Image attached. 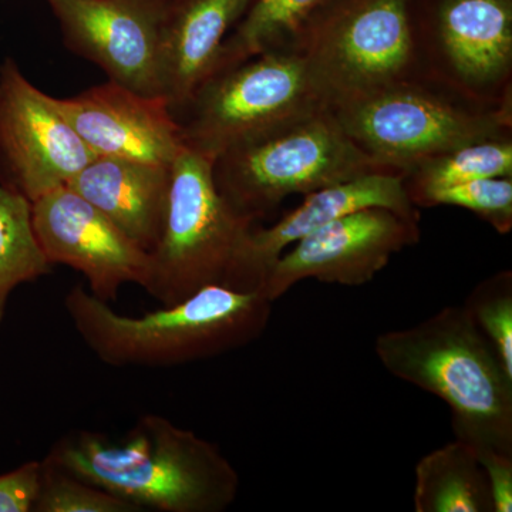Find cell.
Returning <instances> with one entry per match:
<instances>
[{
  "mask_svg": "<svg viewBox=\"0 0 512 512\" xmlns=\"http://www.w3.org/2000/svg\"><path fill=\"white\" fill-rule=\"evenodd\" d=\"M272 303L261 289L221 285L141 316L121 315L79 285L64 298L87 348L114 367L187 365L245 348L268 328Z\"/></svg>",
  "mask_w": 512,
  "mask_h": 512,
  "instance_id": "cell-2",
  "label": "cell"
},
{
  "mask_svg": "<svg viewBox=\"0 0 512 512\" xmlns=\"http://www.w3.org/2000/svg\"><path fill=\"white\" fill-rule=\"evenodd\" d=\"M330 109L357 146L402 175L454 148L511 136L512 103H478L427 76L340 101Z\"/></svg>",
  "mask_w": 512,
  "mask_h": 512,
  "instance_id": "cell-4",
  "label": "cell"
},
{
  "mask_svg": "<svg viewBox=\"0 0 512 512\" xmlns=\"http://www.w3.org/2000/svg\"><path fill=\"white\" fill-rule=\"evenodd\" d=\"M36 512H138L120 497L43 460Z\"/></svg>",
  "mask_w": 512,
  "mask_h": 512,
  "instance_id": "cell-24",
  "label": "cell"
},
{
  "mask_svg": "<svg viewBox=\"0 0 512 512\" xmlns=\"http://www.w3.org/2000/svg\"><path fill=\"white\" fill-rule=\"evenodd\" d=\"M487 474L494 512L512 511V454L485 451L478 454Z\"/></svg>",
  "mask_w": 512,
  "mask_h": 512,
  "instance_id": "cell-26",
  "label": "cell"
},
{
  "mask_svg": "<svg viewBox=\"0 0 512 512\" xmlns=\"http://www.w3.org/2000/svg\"><path fill=\"white\" fill-rule=\"evenodd\" d=\"M96 158L64 119L55 97L20 72L0 64V184L30 202L66 187Z\"/></svg>",
  "mask_w": 512,
  "mask_h": 512,
  "instance_id": "cell-11",
  "label": "cell"
},
{
  "mask_svg": "<svg viewBox=\"0 0 512 512\" xmlns=\"http://www.w3.org/2000/svg\"><path fill=\"white\" fill-rule=\"evenodd\" d=\"M333 2L252 0L235 32L225 39L214 74L269 50H299L306 32Z\"/></svg>",
  "mask_w": 512,
  "mask_h": 512,
  "instance_id": "cell-19",
  "label": "cell"
},
{
  "mask_svg": "<svg viewBox=\"0 0 512 512\" xmlns=\"http://www.w3.org/2000/svg\"><path fill=\"white\" fill-rule=\"evenodd\" d=\"M43 463L32 461L0 476V512H30L42 483Z\"/></svg>",
  "mask_w": 512,
  "mask_h": 512,
  "instance_id": "cell-25",
  "label": "cell"
},
{
  "mask_svg": "<svg viewBox=\"0 0 512 512\" xmlns=\"http://www.w3.org/2000/svg\"><path fill=\"white\" fill-rule=\"evenodd\" d=\"M252 0H180L164 39V97L175 117L217 69L222 45Z\"/></svg>",
  "mask_w": 512,
  "mask_h": 512,
  "instance_id": "cell-17",
  "label": "cell"
},
{
  "mask_svg": "<svg viewBox=\"0 0 512 512\" xmlns=\"http://www.w3.org/2000/svg\"><path fill=\"white\" fill-rule=\"evenodd\" d=\"M451 205L473 212L498 234H510L512 229V177L480 178L470 183L454 185L430 192L417 207L430 208Z\"/></svg>",
  "mask_w": 512,
  "mask_h": 512,
  "instance_id": "cell-23",
  "label": "cell"
},
{
  "mask_svg": "<svg viewBox=\"0 0 512 512\" xmlns=\"http://www.w3.org/2000/svg\"><path fill=\"white\" fill-rule=\"evenodd\" d=\"M299 52L333 104L426 76L410 0H335L306 32Z\"/></svg>",
  "mask_w": 512,
  "mask_h": 512,
  "instance_id": "cell-8",
  "label": "cell"
},
{
  "mask_svg": "<svg viewBox=\"0 0 512 512\" xmlns=\"http://www.w3.org/2000/svg\"><path fill=\"white\" fill-rule=\"evenodd\" d=\"M373 207L389 208L406 217L420 218L419 211L407 195L403 175L375 173L306 194L302 204L276 224L268 228L254 227L249 235L242 269L245 291L261 289L276 259L299 239L345 215Z\"/></svg>",
  "mask_w": 512,
  "mask_h": 512,
  "instance_id": "cell-15",
  "label": "cell"
},
{
  "mask_svg": "<svg viewBox=\"0 0 512 512\" xmlns=\"http://www.w3.org/2000/svg\"><path fill=\"white\" fill-rule=\"evenodd\" d=\"M470 318L512 375V272L503 269L481 281L464 303Z\"/></svg>",
  "mask_w": 512,
  "mask_h": 512,
  "instance_id": "cell-22",
  "label": "cell"
},
{
  "mask_svg": "<svg viewBox=\"0 0 512 512\" xmlns=\"http://www.w3.org/2000/svg\"><path fill=\"white\" fill-rule=\"evenodd\" d=\"M212 170L224 200L252 222L289 195L311 194L366 174L394 173L357 146L330 107L228 148Z\"/></svg>",
  "mask_w": 512,
  "mask_h": 512,
  "instance_id": "cell-5",
  "label": "cell"
},
{
  "mask_svg": "<svg viewBox=\"0 0 512 512\" xmlns=\"http://www.w3.org/2000/svg\"><path fill=\"white\" fill-rule=\"evenodd\" d=\"M50 266L33 228L32 202L0 184V319L10 292L50 274Z\"/></svg>",
  "mask_w": 512,
  "mask_h": 512,
  "instance_id": "cell-21",
  "label": "cell"
},
{
  "mask_svg": "<svg viewBox=\"0 0 512 512\" xmlns=\"http://www.w3.org/2000/svg\"><path fill=\"white\" fill-rule=\"evenodd\" d=\"M493 177H512L511 136L487 138L431 157L404 174L403 181L417 208L430 192Z\"/></svg>",
  "mask_w": 512,
  "mask_h": 512,
  "instance_id": "cell-20",
  "label": "cell"
},
{
  "mask_svg": "<svg viewBox=\"0 0 512 512\" xmlns=\"http://www.w3.org/2000/svg\"><path fill=\"white\" fill-rule=\"evenodd\" d=\"M416 512H494L487 474L476 448L454 439L416 466Z\"/></svg>",
  "mask_w": 512,
  "mask_h": 512,
  "instance_id": "cell-18",
  "label": "cell"
},
{
  "mask_svg": "<svg viewBox=\"0 0 512 512\" xmlns=\"http://www.w3.org/2000/svg\"><path fill=\"white\" fill-rule=\"evenodd\" d=\"M212 165L211 158L184 146L171 167L167 217L144 288L164 306L205 286L245 291L242 268L255 222L224 200Z\"/></svg>",
  "mask_w": 512,
  "mask_h": 512,
  "instance_id": "cell-6",
  "label": "cell"
},
{
  "mask_svg": "<svg viewBox=\"0 0 512 512\" xmlns=\"http://www.w3.org/2000/svg\"><path fill=\"white\" fill-rule=\"evenodd\" d=\"M173 165L96 157L66 187L103 212L134 242L153 252L163 234Z\"/></svg>",
  "mask_w": 512,
  "mask_h": 512,
  "instance_id": "cell-16",
  "label": "cell"
},
{
  "mask_svg": "<svg viewBox=\"0 0 512 512\" xmlns=\"http://www.w3.org/2000/svg\"><path fill=\"white\" fill-rule=\"evenodd\" d=\"M55 104L96 157L173 165L184 147L180 121L165 97L116 82L99 84Z\"/></svg>",
  "mask_w": 512,
  "mask_h": 512,
  "instance_id": "cell-14",
  "label": "cell"
},
{
  "mask_svg": "<svg viewBox=\"0 0 512 512\" xmlns=\"http://www.w3.org/2000/svg\"><path fill=\"white\" fill-rule=\"evenodd\" d=\"M419 220L382 207L345 215L279 256L261 291L275 302L306 279L342 286L369 284L394 255L419 242Z\"/></svg>",
  "mask_w": 512,
  "mask_h": 512,
  "instance_id": "cell-12",
  "label": "cell"
},
{
  "mask_svg": "<svg viewBox=\"0 0 512 512\" xmlns=\"http://www.w3.org/2000/svg\"><path fill=\"white\" fill-rule=\"evenodd\" d=\"M375 352L390 375L447 404L456 439L512 454V375L464 306L382 333Z\"/></svg>",
  "mask_w": 512,
  "mask_h": 512,
  "instance_id": "cell-3",
  "label": "cell"
},
{
  "mask_svg": "<svg viewBox=\"0 0 512 512\" xmlns=\"http://www.w3.org/2000/svg\"><path fill=\"white\" fill-rule=\"evenodd\" d=\"M37 241L50 265L62 264L87 279L90 292L104 302L124 285L146 288L151 254L103 212L69 187L47 192L32 202Z\"/></svg>",
  "mask_w": 512,
  "mask_h": 512,
  "instance_id": "cell-13",
  "label": "cell"
},
{
  "mask_svg": "<svg viewBox=\"0 0 512 512\" xmlns=\"http://www.w3.org/2000/svg\"><path fill=\"white\" fill-rule=\"evenodd\" d=\"M328 107L308 57L269 50L214 74L178 121L184 146L214 161L228 148Z\"/></svg>",
  "mask_w": 512,
  "mask_h": 512,
  "instance_id": "cell-7",
  "label": "cell"
},
{
  "mask_svg": "<svg viewBox=\"0 0 512 512\" xmlns=\"http://www.w3.org/2000/svg\"><path fill=\"white\" fill-rule=\"evenodd\" d=\"M64 43L111 82L164 97L165 32L180 0H45Z\"/></svg>",
  "mask_w": 512,
  "mask_h": 512,
  "instance_id": "cell-10",
  "label": "cell"
},
{
  "mask_svg": "<svg viewBox=\"0 0 512 512\" xmlns=\"http://www.w3.org/2000/svg\"><path fill=\"white\" fill-rule=\"evenodd\" d=\"M45 460L140 511L222 512L239 491L237 470L220 448L157 414L140 417L117 440L74 431Z\"/></svg>",
  "mask_w": 512,
  "mask_h": 512,
  "instance_id": "cell-1",
  "label": "cell"
},
{
  "mask_svg": "<svg viewBox=\"0 0 512 512\" xmlns=\"http://www.w3.org/2000/svg\"><path fill=\"white\" fill-rule=\"evenodd\" d=\"M410 13L427 77L478 103H512V0H410Z\"/></svg>",
  "mask_w": 512,
  "mask_h": 512,
  "instance_id": "cell-9",
  "label": "cell"
}]
</instances>
